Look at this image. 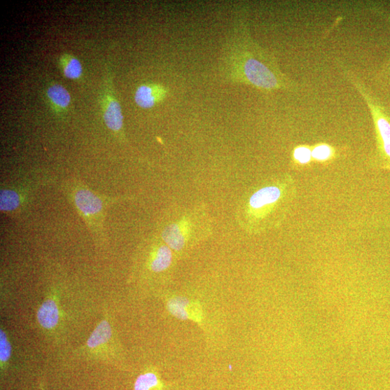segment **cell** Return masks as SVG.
<instances>
[{
	"label": "cell",
	"instance_id": "obj_1",
	"mask_svg": "<svg viewBox=\"0 0 390 390\" xmlns=\"http://www.w3.org/2000/svg\"><path fill=\"white\" fill-rule=\"evenodd\" d=\"M223 72L235 83L265 93L294 91L297 85L284 74L275 59L251 36L245 17L239 15L224 52Z\"/></svg>",
	"mask_w": 390,
	"mask_h": 390
},
{
	"label": "cell",
	"instance_id": "obj_2",
	"mask_svg": "<svg viewBox=\"0 0 390 390\" xmlns=\"http://www.w3.org/2000/svg\"><path fill=\"white\" fill-rule=\"evenodd\" d=\"M296 183L291 174L264 183L247 198L242 221L250 233L259 234L280 225L296 197Z\"/></svg>",
	"mask_w": 390,
	"mask_h": 390
},
{
	"label": "cell",
	"instance_id": "obj_3",
	"mask_svg": "<svg viewBox=\"0 0 390 390\" xmlns=\"http://www.w3.org/2000/svg\"><path fill=\"white\" fill-rule=\"evenodd\" d=\"M342 68L343 74L358 91L371 114L376 146L374 165L379 169L390 172V109L354 71L347 67Z\"/></svg>",
	"mask_w": 390,
	"mask_h": 390
},
{
	"label": "cell",
	"instance_id": "obj_4",
	"mask_svg": "<svg viewBox=\"0 0 390 390\" xmlns=\"http://www.w3.org/2000/svg\"><path fill=\"white\" fill-rule=\"evenodd\" d=\"M167 307L169 313L181 320H190L201 324L203 323L204 312L200 303L185 296H173L168 300Z\"/></svg>",
	"mask_w": 390,
	"mask_h": 390
},
{
	"label": "cell",
	"instance_id": "obj_5",
	"mask_svg": "<svg viewBox=\"0 0 390 390\" xmlns=\"http://www.w3.org/2000/svg\"><path fill=\"white\" fill-rule=\"evenodd\" d=\"M107 78L102 99L104 120L110 130L120 134L123 129L122 109L112 90L111 81Z\"/></svg>",
	"mask_w": 390,
	"mask_h": 390
},
{
	"label": "cell",
	"instance_id": "obj_6",
	"mask_svg": "<svg viewBox=\"0 0 390 390\" xmlns=\"http://www.w3.org/2000/svg\"><path fill=\"white\" fill-rule=\"evenodd\" d=\"M168 92V88L160 84H144L136 90L134 101L137 105L142 109H151L163 102Z\"/></svg>",
	"mask_w": 390,
	"mask_h": 390
},
{
	"label": "cell",
	"instance_id": "obj_7",
	"mask_svg": "<svg viewBox=\"0 0 390 390\" xmlns=\"http://www.w3.org/2000/svg\"><path fill=\"white\" fill-rule=\"evenodd\" d=\"M74 199L77 208L86 219L91 221L102 217L104 203L95 194L87 189H81L76 193Z\"/></svg>",
	"mask_w": 390,
	"mask_h": 390
},
{
	"label": "cell",
	"instance_id": "obj_8",
	"mask_svg": "<svg viewBox=\"0 0 390 390\" xmlns=\"http://www.w3.org/2000/svg\"><path fill=\"white\" fill-rule=\"evenodd\" d=\"M188 225L173 223L167 226L162 233V238L172 249L179 251L186 247L188 242L186 230Z\"/></svg>",
	"mask_w": 390,
	"mask_h": 390
},
{
	"label": "cell",
	"instance_id": "obj_9",
	"mask_svg": "<svg viewBox=\"0 0 390 390\" xmlns=\"http://www.w3.org/2000/svg\"><path fill=\"white\" fill-rule=\"evenodd\" d=\"M47 96L52 107L57 113L65 112L70 106L71 95L62 85L57 83L51 85L48 88Z\"/></svg>",
	"mask_w": 390,
	"mask_h": 390
},
{
	"label": "cell",
	"instance_id": "obj_10",
	"mask_svg": "<svg viewBox=\"0 0 390 390\" xmlns=\"http://www.w3.org/2000/svg\"><path fill=\"white\" fill-rule=\"evenodd\" d=\"M313 162L320 165H329L338 158L337 148L327 144L318 143L312 146Z\"/></svg>",
	"mask_w": 390,
	"mask_h": 390
},
{
	"label": "cell",
	"instance_id": "obj_11",
	"mask_svg": "<svg viewBox=\"0 0 390 390\" xmlns=\"http://www.w3.org/2000/svg\"><path fill=\"white\" fill-rule=\"evenodd\" d=\"M39 324L46 329L55 328L59 321V310L56 303L53 300L45 302L38 311Z\"/></svg>",
	"mask_w": 390,
	"mask_h": 390
},
{
	"label": "cell",
	"instance_id": "obj_12",
	"mask_svg": "<svg viewBox=\"0 0 390 390\" xmlns=\"http://www.w3.org/2000/svg\"><path fill=\"white\" fill-rule=\"evenodd\" d=\"M173 262L172 249L167 245L158 246L151 258L150 267L154 272H162L167 270Z\"/></svg>",
	"mask_w": 390,
	"mask_h": 390
},
{
	"label": "cell",
	"instance_id": "obj_13",
	"mask_svg": "<svg viewBox=\"0 0 390 390\" xmlns=\"http://www.w3.org/2000/svg\"><path fill=\"white\" fill-rule=\"evenodd\" d=\"M313 162L312 146L299 145L293 148L291 152V164L298 170L306 169Z\"/></svg>",
	"mask_w": 390,
	"mask_h": 390
},
{
	"label": "cell",
	"instance_id": "obj_14",
	"mask_svg": "<svg viewBox=\"0 0 390 390\" xmlns=\"http://www.w3.org/2000/svg\"><path fill=\"white\" fill-rule=\"evenodd\" d=\"M60 67L64 76L69 79L79 80L83 76L81 62L73 55L64 54L60 57Z\"/></svg>",
	"mask_w": 390,
	"mask_h": 390
},
{
	"label": "cell",
	"instance_id": "obj_15",
	"mask_svg": "<svg viewBox=\"0 0 390 390\" xmlns=\"http://www.w3.org/2000/svg\"><path fill=\"white\" fill-rule=\"evenodd\" d=\"M111 328L107 321L102 322L97 326L89 337L87 345L90 349L96 348L106 342L111 337Z\"/></svg>",
	"mask_w": 390,
	"mask_h": 390
},
{
	"label": "cell",
	"instance_id": "obj_16",
	"mask_svg": "<svg viewBox=\"0 0 390 390\" xmlns=\"http://www.w3.org/2000/svg\"><path fill=\"white\" fill-rule=\"evenodd\" d=\"M163 384L158 376L148 372L140 375L134 383V390H162Z\"/></svg>",
	"mask_w": 390,
	"mask_h": 390
},
{
	"label": "cell",
	"instance_id": "obj_17",
	"mask_svg": "<svg viewBox=\"0 0 390 390\" xmlns=\"http://www.w3.org/2000/svg\"><path fill=\"white\" fill-rule=\"evenodd\" d=\"M20 195L13 190H4L1 193V210L11 212L19 207Z\"/></svg>",
	"mask_w": 390,
	"mask_h": 390
},
{
	"label": "cell",
	"instance_id": "obj_18",
	"mask_svg": "<svg viewBox=\"0 0 390 390\" xmlns=\"http://www.w3.org/2000/svg\"><path fill=\"white\" fill-rule=\"evenodd\" d=\"M11 354V344L8 340L6 333L0 330V360L1 362L7 361Z\"/></svg>",
	"mask_w": 390,
	"mask_h": 390
},
{
	"label": "cell",
	"instance_id": "obj_19",
	"mask_svg": "<svg viewBox=\"0 0 390 390\" xmlns=\"http://www.w3.org/2000/svg\"><path fill=\"white\" fill-rule=\"evenodd\" d=\"M372 10L375 13L386 20L390 26V13L382 10L380 7H377L375 5L373 6ZM383 73H384L385 75L390 76V57L384 67Z\"/></svg>",
	"mask_w": 390,
	"mask_h": 390
}]
</instances>
